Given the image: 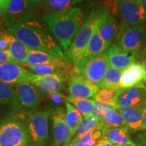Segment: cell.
Returning <instances> with one entry per match:
<instances>
[{"label": "cell", "instance_id": "cell-41", "mask_svg": "<svg viewBox=\"0 0 146 146\" xmlns=\"http://www.w3.org/2000/svg\"><path fill=\"white\" fill-rule=\"evenodd\" d=\"M26 1L28 2V3L30 5V6L31 7V8H33L34 6H35V5L39 2L40 0H26Z\"/></svg>", "mask_w": 146, "mask_h": 146}, {"label": "cell", "instance_id": "cell-7", "mask_svg": "<svg viewBox=\"0 0 146 146\" xmlns=\"http://www.w3.org/2000/svg\"><path fill=\"white\" fill-rule=\"evenodd\" d=\"M12 87L14 91L15 109L24 114L35 112L41 102L37 87L29 82L12 85Z\"/></svg>", "mask_w": 146, "mask_h": 146}, {"label": "cell", "instance_id": "cell-29", "mask_svg": "<svg viewBox=\"0 0 146 146\" xmlns=\"http://www.w3.org/2000/svg\"><path fill=\"white\" fill-rule=\"evenodd\" d=\"M25 67L30 69L36 74L40 75H50V74H56V75L64 76V68L65 67L56 66L53 65H31L25 64Z\"/></svg>", "mask_w": 146, "mask_h": 146}, {"label": "cell", "instance_id": "cell-3", "mask_svg": "<svg viewBox=\"0 0 146 146\" xmlns=\"http://www.w3.org/2000/svg\"><path fill=\"white\" fill-rule=\"evenodd\" d=\"M107 10L97 8L91 12L76 33L70 47L66 51L64 58L67 62L74 63L79 58Z\"/></svg>", "mask_w": 146, "mask_h": 146}, {"label": "cell", "instance_id": "cell-10", "mask_svg": "<svg viewBox=\"0 0 146 146\" xmlns=\"http://www.w3.org/2000/svg\"><path fill=\"white\" fill-rule=\"evenodd\" d=\"M118 108L123 107H143L146 101V87L141 83L130 88H120L112 100Z\"/></svg>", "mask_w": 146, "mask_h": 146}, {"label": "cell", "instance_id": "cell-28", "mask_svg": "<svg viewBox=\"0 0 146 146\" xmlns=\"http://www.w3.org/2000/svg\"><path fill=\"white\" fill-rule=\"evenodd\" d=\"M66 102L74 106L83 117L91 114L95 103V100L93 99H82L72 96L66 98Z\"/></svg>", "mask_w": 146, "mask_h": 146}, {"label": "cell", "instance_id": "cell-5", "mask_svg": "<svg viewBox=\"0 0 146 146\" xmlns=\"http://www.w3.org/2000/svg\"><path fill=\"white\" fill-rule=\"evenodd\" d=\"M73 64V72L83 76L100 88L106 72L109 68L106 52L78 60Z\"/></svg>", "mask_w": 146, "mask_h": 146}, {"label": "cell", "instance_id": "cell-46", "mask_svg": "<svg viewBox=\"0 0 146 146\" xmlns=\"http://www.w3.org/2000/svg\"><path fill=\"white\" fill-rule=\"evenodd\" d=\"M2 14H3L2 12H1V10H0V17H1V16H2Z\"/></svg>", "mask_w": 146, "mask_h": 146}, {"label": "cell", "instance_id": "cell-25", "mask_svg": "<svg viewBox=\"0 0 146 146\" xmlns=\"http://www.w3.org/2000/svg\"><path fill=\"white\" fill-rule=\"evenodd\" d=\"M125 122L117 110H112L108 112L103 118L99 120L97 129L102 131L106 127H125Z\"/></svg>", "mask_w": 146, "mask_h": 146}, {"label": "cell", "instance_id": "cell-40", "mask_svg": "<svg viewBox=\"0 0 146 146\" xmlns=\"http://www.w3.org/2000/svg\"><path fill=\"white\" fill-rule=\"evenodd\" d=\"M143 130L146 131V101L143 106Z\"/></svg>", "mask_w": 146, "mask_h": 146}, {"label": "cell", "instance_id": "cell-26", "mask_svg": "<svg viewBox=\"0 0 146 146\" xmlns=\"http://www.w3.org/2000/svg\"><path fill=\"white\" fill-rule=\"evenodd\" d=\"M99 120H100L98 118L95 117L92 114L84 116L83 119L80 125L78 126L72 141H77V140L87 135L91 131L96 129L98 128V124H99Z\"/></svg>", "mask_w": 146, "mask_h": 146}, {"label": "cell", "instance_id": "cell-32", "mask_svg": "<svg viewBox=\"0 0 146 146\" xmlns=\"http://www.w3.org/2000/svg\"><path fill=\"white\" fill-rule=\"evenodd\" d=\"M102 137V131L96 129L77 141H71L64 146H94Z\"/></svg>", "mask_w": 146, "mask_h": 146}, {"label": "cell", "instance_id": "cell-15", "mask_svg": "<svg viewBox=\"0 0 146 146\" xmlns=\"http://www.w3.org/2000/svg\"><path fill=\"white\" fill-rule=\"evenodd\" d=\"M31 83L45 94H54L60 92L64 87V77L56 74L40 75L34 74Z\"/></svg>", "mask_w": 146, "mask_h": 146}, {"label": "cell", "instance_id": "cell-30", "mask_svg": "<svg viewBox=\"0 0 146 146\" xmlns=\"http://www.w3.org/2000/svg\"><path fill=\"white\" fill-rule=\"evenodd\" d=\"M12 106L15 108L14 91L12 85L0 81V108Z\"/></svg>", "mask_w": 146, "mask_h": 146}, {"label": "cell", "instance_id": "cell-4", "mask_svg": "<svg viewBox=\"0 0 146 146\" xmlns=\"http://www.w3.org/2000/svg\"><path fill=\"white\" fill-rule=\"evenodd\" d=\"M31 143L27 123L20 118L0 120V146H17Z\"/></svg>", "mask_w": 146, "mask_h": 146}, {"label": "cell", "instance_id": "cell-31", "mask_svg": "<svg viewBox=\"0 0 146 146\" xmlns=\"http://www.w3.org/2000/svg\"><path fill=\"white\" fill-rule=\"evenodd\" d=\"M84 0H44L45 5L49 10L58 12L73 8L74 5Z\"/></svg>", "mask_w": 146, "mask_h": 146}, {"label": "cell", "instance_id": "cell-9", "mask_svg": "<svg viewBox=\"0 0 146 146\" xmlns=\"http://www.w3.org/2000/svg\"><path fill=\"white\" fill-rule=\"evenodd\" d=\"M49 111L33 113L27 120V125L33 146H45L49 137Z\"/></svg>", "mask_w": 146, "mask_h": 146}, {"label": "cell", "instance_id": "cell-38", "mask_svg": "<svg viewBox=\"0 0 146 146\" xmlns=\"http://www.w3.org/2000/svg\"><path fill=\"white\" fill-rule=\"evenodd\" d=\"M11 1H12V0H0V10L2 12L3 14L6 13Z\"/></svg>", "mask_w": 146, "mask_h": 146}, {"label": "cell", "instance_id": "cell-22", "mask_svg": "<svg viewBox=\"0 0 146 146\" xmlns=\"http://www.w3.org/2000/svg\"><path fill=\"white\" fill-rule=\"evenodd\" d=\"M66 116L65 120L66 125L70 130V142L74 137L78 126L83 119V116L79 111L72 104L68 102H66ZM69 142V143H70Z\"/></svg>", "mask_w": 146, "mask_h": 146}, {"label": "cell", "instance_id": "cell-20", "mask_svg": "<svg viewBox=\"0 0 146 146\" xmlns=\"http://www.w3.org/2000/svg\"><path fill=\"white\" fill-rule=\"evenodd\" d=\"M127 127H106L102 130V136L114 145L137 146L129 135Z\"/></svg>", "mask_w": 146, "mask_h": 146}, {"label": "cell", "instance_id": "cell-42", "mask_svg": "<svg viewBox=\"0 0 146 146\" xmlns=\"http://www.w3.org/2000/svg\"><path fill=\"white\" fill-rule=\"evenodd\" d=\"M94 146H102V143L101 140H100V139L96 142V144H95Z\"/></svg>", "mask_w": 146, "mask_h": 146}, {"label": "cell", "instance_id": "cell-12", "mask_svg": "<svg viewBox=\"0 0 146 146\" xmlns=\"http://www.w3.org/2000/svg\"><path fill=\"white\" fill-rule=\"evenodd\" d=\"M100 87L77 73L71 72L68 91L72 97L82 99L94 98Z\"/></svg>", "mask_w": 146, "mask_h": 146}, {"label": "cell", "instance_id": "cell-35", "mask_svg": "<svg viewBox=\"0 0 146 146\" xmlns=\"http://www.w3.org/2000/svg\"><path fill=\"white\" fill-rule=\"evenodd\" d=\"M135 62L140 64L143 67L145 73L144 83H146V47L135 52Z\"/></svg>", "mask_w": 146, "mask_h": 146}, {"label": "cell", "instance_id": "cell-34", "mask_svg": "<svg viewBox=\"0 0 146 146\" xmlns=\"http://www.w3.org/2000/svg\"><path fill=\"white\" fill-rule=\"evenodd\" d=\"M116 91L110 90V89L100 88L98 90L96 96L94 97L93 100L95 101L102 102H112L114 98Z\"/></svg>", "mask_w": 146, "mask_h": 146}, {"label": "cell", "instance_id": "cell-24", "mask_svg": "<svg viewBox=\"0 0 146 146\" xmlns=\"http://www.w3.org/2000/svg\"><path fill=\"white\" fill-rule=\"evenodd\" d=\"M123 71L109 66L100 85V88L110 89L114 91L118 90L120 88Z\"/></svg>", "mask_w": 146, "mask_h": 146}, {"label": "cell", "instance_id": "cell-23", "mask_svg": "<svg viewBox=\"0 0 146 146\" xmlns=\"http://www.w3.org/2000/svg\"><path fill=\"white\" fill-rule=\"evenodd\" d=\"M31 50V49L14 36L8 51L14 62L18 64L24 65L27 63V57Z\"/></svg>", "mask_w": 146, "mask_h": 146}, {"label": "cell", "instance_id": "cell-39", "mask_svg": "<svg viewBox=\"0 0 146 146\" xmlns=\"http://www.w3.org/2000/svg\"><path fill=\"white\" fill-rule=\"evenodd\" d=\"M138 138V141H140V145L141 146H146V131L145 133L139 134Z\"/></svg>", "mask_w": 146, "mask_h": 146}, {"label": "cell", "instance_id": "cell-8", "mask_svg": "<svg viewBox=\"0 0 146 146\" xmlns=\"http://www.w3.org/2000/svg\"><path fill=\"white\" fill-rule=\"evenodd\" d=\"M118 45L129 52H137L146 47V29L123 23L117 36Z\"/></svg>", "mask_w": 146, "mask_h": 146}, {"label": "cell", "instance_id": "cell-27", "mask_svg": "<svg viewBox=\"0 0 146 146\" xmlns=\"http://www.w3.org/2000/svg\"><path fill=\"white\" fill-rule=\"evenodd\" d=\"M32 8L30 6L26 0H12L9 5L6 14V23H12L16 21V18L30 10Z\"/></svg>", "mask_w": 146, "mask_h": 146}, {"label": "cell", "instance_id": "cell-1", "mask_svg": "<svg viewBox=\"0 0 146 146\" xmlns=\"http://www.w3.org/2000/svg\"><path fill=\"white\" fill-rule=\"evenodd\" d=\"M5 25L10 33L29 48L64 57L59 45L35 14H25L15 21L5 23Z\"/></svg>", "mask_w": 146, "mask_h": 146}, {"label": "cell", "instance_id": "cell-21", "mask_svg": "<svg viewBox=\"0 0 146 146\" xmlns=\"http://www.w3.org/2000/svg\"><path fill=\"white\" fill-rule=\"evenodd\" d=\"M110 45L111 43L105 41L100 36L98 29H96L90 39V41H89L86 48L85 49L84 52L82 53L78 60L105 53Z\"/></svg>", "mask_w": 146, "mask_h": 146}, {"label": "cell", "instance_id": "cell-6", "mask_svg": "<svg viewBox=\"0 0 146 146\" xmlns=\"http://www.w3.org/2000/svg\"><path fill=\"white\" fill-rule=\"evenodd\" d=\"M112 12L124 23L132 26H143L146 22V8L140 0H115Z\"/></svg>", "mask_w": 146, "mask_h": 146}, {"label": "cell", "instance_id": "cell-37", "mask_svg": "<svg viewBox=\"0 0 146 146\" xmlns=\"http://www.w3.org/2000/svg\"><path fill=\"white\" fill-rule=\"evenodd\" d=\"M5 62L15 63L11 57L9 51L2 50L0 49V64Z\"/></svg>", "mask_w": 146, "mask_h": 146}, {"label": "cell", "instance_id": "cell-18", "mask_svg": "<svg viewBox=\"0 0 146 146\" xmlns=\"http://www.w3.org/2000/svg\"><path fill=\"white\" fill-rule=\"evenodd\" d=\"M120 28L114 16L107 10L97 29L102 39L105 41L112 43V40L118 36Z\"/></svg>", "mask_w": 146, "mask_h": 146}, {"label": "cell", "instance_id": "cell-45", "mask_svg": "<svg viewBox=\"0 0 146 146\" xmlns=\"http://www.w3.org/2000/svg\"><path fill=\"white\" fill-rule=\"evenodd\" d=\"M113 146H131L129 145H113Z\"/></svg>", "mask_w": 146, "mask_h": 146}, {"label": "cell", "instance_id": "cell-44", "mask_svg": "<svg viewBox=\"0 0 146 146\" xmlns=\"http://www.w3.org/2000/svg\"><path fill=\"white\" fill-rule=\"evenodd\" d=\"M17 146H30V144H23V145H19Z\"/></svg>", "mask_w": 146, "mask_h": 146}, {"label": "cell", "instance_id": "cell-33", "mask_svg": "<svg viewBox=\"0 0 146 146\" xmlns=\"http://www.w3.org/2000/svg\"><path fill=\"white\" fill-rule=\"evenodd\" d=\"M118 109L117 105L114 102H102L95 101L94 107L91 114L100 120L103 118L105 114L110 110Z\"/></svg>", "mask_w": 146, "mask_h": 146}, {"label": "cell", "instance_id": "cell-2", "mask_svg": "<svg viewBox=\"0 0 146 146\" xmlns=\"http://www.w3.org/2000/svg\"><path fill=\"white\" fill-rule=\"evenodd\" d=\"M42 19L63 50L66 51L84 23V14L81 8L76 7L52 12L43 16Z\"/></svg>", "mask_w": 146, "mask_h": 146}, {"label": "cell", "instance_id": "cell-14", "mask_svg": "<svg viewBox=\"0 0 146 146\" xmlns=\"http://www.w3.org/2000/svg\"><path fill=\"white\" fill-rule=\"evenodd\" d=\"M135 52L124 50L116 44L110 45L106 52L109 66L118 70H125L135 63Z\"/></svg>", "mask_w": 146, "mask_h": 146}, {"label": "cell", "instance_id": "cell-36", "mask_svg": "<svg viewBox=\"0 0 146 146\" xmlns=\"http://www.w3.org/2000/svg\"><path fill=\"white\" fill-rule=\"evenodd\" d=\"M14 35L10 33L0 31V49L2 50L8 51L11 41Z\"/></svg>", "mask_w": 146, "mask_h": 146}, {"label": "cell", "instance_id": "cell-43", "mask_svg": "<svg viewBox=\"0 0 146 146\" xmlns=\"http://www.w3.org/2000/svg\"><path fill=\"white\" fill-rule=\"evenodd\" d=\"M140 1H141L142 5L146 8V0H140Z\"/></svg>", "mask_w": 146, "mask_h": 146}, {"label": "cell", "instance_id": "cell-16", "mask_svg": "<svg viewBox=\"0 0 146 146\" xmlns=\"http://www.w3.org/2000/svg\"><path fill=\"white\" fill-rule=\"evenodd\" d=\"M123 116L128 130L131 132L143 130L142 107H123L116 109Z\"/></svg>", "mask_w": 146, "mask_h": 146}, {"label": "cell", "instance_id": "cell-11", "mask_svg": "<svg viewBox=\"0 0 146 146\" xmlns=\"http://www.w3.org/2000/svg\"><path fill=\"white\" fill-rule=\"evenodd\" d=\"M34 75L27 69L12 62L0 64V81L9 85L30 83Z\"/></svg>", "mask_w": 146, "mask_h": 146}, {"label": "cell", "instance_id": "cell-19", "mask_svg": "<svg viewBox=\"0 0 146 146\" xmlns=\"http://www.w3.org/2000/svg\"><path fill=\"white\" fill-rule=\"evenodd\" d=\"M145 73L142 66L135 62L129 68L123 71L120 88L127 89L144 83Z\"/></svg>", "mask_w": 146, "mask_h": 146}, {"label": "cell", "instance_id": "cell-13", "mask_svg": "<svg viewBox=\"0 0 146 146\" xmlns=\"http://www.w3.org/2000/svg\"><path fill=\"white\" fill-rule=\"evenodd\" d=\"M53 146H64L70 142V133L65 120L66 110L57 108L52 112Z\"/></svg>", "mask_w": 146, "mask_h": 146}, {"label": "cell", "instance_id": "cell-17", "mask_svg": "<svg viewBox=\"0 0 146 146\" xmlns=\"http://www.w3.org/2000/svg\"><path fill=\"white\" fill-rule=\"evenodd\" d=\"M26 64L31 65H53L65 67L67 61L64 57H58L50 53L31 49L27 57Z\"/></svg>", "mask_w": 146, "mask_h": 146}]
</instances>
